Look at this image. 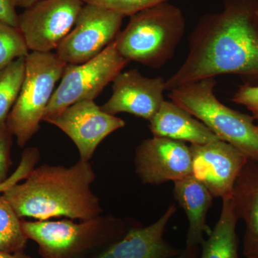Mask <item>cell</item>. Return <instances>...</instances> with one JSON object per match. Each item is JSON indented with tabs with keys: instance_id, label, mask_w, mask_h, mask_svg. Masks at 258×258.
<instances>
[{
	"instance_id": "obj_1",
	"label": "cell",
	"mask_w": 258,
	"mask_h": 258,
	"mask_svg": "<svg viewBox=\"0 0 258 258\" xmlns=\"http://www.w3.org/2000/svg\"><path fill=\"white\" fill-rule=\"evenodd\" d=\"M257 8L252 0H225L221 12L200 19L186 60L166 90L220 75L258 76Z\"/></svg>"
},
{
	"instance_id": "obj_2",
	"label": "cell",
	"mask_w": 258,
	"mask_h": 258,
	"mask_svg": "<svg viewBox=\"0 0 258 258\" xmlns=\"http://www.w3.org/2000/svg\"><path fill=\"white\" fill-rule=\"evenodd\" d=\"M95 179L90 161L79 159L69 167L42 164L3 195L21 219L91 220L103 213L91 189Z\"/></svg>"
},
{
	"instance_id": "obj_3",
	"label": "cell",
	"mask_w": 258,
	"mask_h": 258,
	"mask_svg": "<svg viewBox=\"0 0 258 258\" xmlns=\"http://www.w3.org/2000/svg\"><path fill=\"white\" fill-rule=\"evenodd\" d=\"M74 220L22 219V227L28 240L36 242L42 258H91L120 240L136 225L111 215Z\"/></svg>"
},
{
	"instance_id": "obj_4",
	"label": "cell",
	"mask_w": 258,
	"mask_h": 258,
	"mask_svg": "<svg viewBox=\"0 0 258 258\" xmlns=\"http://www.w3.org/2000/svg\"><path fill=\"white\" fill-rule=\"evenodd\" d=\"M186 21L178 7L161 3L130 17L114 40L123 58L152 69L170 60L184 36Z\"/></svg>"
},
{
	"instance_id": "obj_5",
	"label": "cell",
	"mask_w": 258,
	"mask_h": 258,
	"mask_svg": "<svg viewBox=\"0 0 258 258\" xmlns=\"http://www.w3.org/2000/svg\"><path fill=\"white\" fill-rule=\"evenodd\" d=\"M215 78L187 83L169 91L171 101L205 123L217 138L258 162V125L250 115L235 111L217 99Z\"/></svg>"
},
{
	"instance_id": "obj_6",
	"label": "cell",
	"mask_w": 258,
	"mask_h": 258,
	"mask_svg": "<svg viewBox=\"0 0 258 258\" xmlns=\"http://www.w3.org/2000/svg\"><path fill=\"white\" fill-rule=\"evenodd\" d=\"M66 64L55 52H30L25 57L23 86L7 118L19 147H25L40 128Z\"/></svg>"
},
{
	"instance_id": "obj_7",
	"label": "cell",
	"mask_w": 258,
	"mask_h": 258,
	"mask_svg": "<svg viewBox=\"0 0 258 258\" xmlns=\"http://www.w3.org/2000/svg\"><path fill=\"white\" fill-rule=\"evenodd\" d=\"M128 62L118 53L113 40L94 58L82 64H66L43 121L78 102L94 101Z\"/></svg>"
},
{
	"instance_id": "obj_8",
	"label": "cell",
	"mask_w": 258,
	"mask_h": 258,
	"mask_svg": "<svg viewBox=\"0 0 258 258\" xmlns=\"http://www.w3.org/2000/svg\"><path fill=\"white\" fill-rule=\"evenodd\" d=\"M123 18L119 13L85 3L55 53L66 64H82L94 58L115 40Z\"/></svg>"
},
{
	"instance_id": "obj_9",
	"label": "cell",
	"mask_w": 258,
	"mask_h": 258,
	"mask_svg": "<svg viewBox=\"0 0 258 258\" xmlns=\"http://www.w3.org/2000/svg\"><path fill=\"white\" fill-rule=\"evenodd\" d=\"M83 0H41L19 15L18 29L30 52L55 50L74 28Z\"/></svg>"
},
{
	"instance_id": "obj_10",
	"label": "cell",
	"mask_w": 258,
	"mask_h": 258,
	"mask_svg": "<svg viewBox=\"0 0 258 258\" xmlns=\"http://www.w3.org/2000/svg\"><path fill=\"white\" fill-rule=\"evenodd\" d=\"M45 121L64 132L77 147L80 159L87 161L108 136L125 125L124 120L103 111L94 101L78 102Z\"/></svg>"
},
{
	"instance_id": "obj_11",
	"label": "cell",
	"mask_w": 258,
	"mask_h": 258,
	"mask_svg": "<svg viewBox=\"0 0 258 258\" xmlns=\"http://www.w3.org/2000/svg\"><path fill=\"white\" fill-rule=\"evenodd\" d=\"M192 175L214 198L222 200L233 193L236 181L248 159L243 153L221 140L191 145Z\"/></svg>"
},
{
	"instance_id": "obj_12",
	"label": "cell",
	"mask_w": 258,
	"mask_h": 258,
	"mask_svg": "<svg viewBox=\"0 0 258 258\" xmlns=\"http://www.w3.org/2000/svg\"><path fill=\"white\" fill-rule=\"evenodd\" d=\"M136 174L142 184L159 185L192 174L191 151L184 142L164 137L144 140L136 149Z\"/></svg>"
},
{
	"instance_id": "obj_13",
	"label": "cell",
	"mask_w": 258,
	"mask_h": 258,
	"mask_svg": "<svg viewBox=\"0 0 258 258\" xmlns=\"http://www.w3.org/2000/svg\"><path fill=\"white\" fill-rule=\"evenodd\" d=\"M112 83L111 98L101 106L108 114L128 113L149 121L164 101L163 78L145 77L133 69L120 72Z\"/></svg>"
},
{
	"instance_id": "obj_14",
	"label": "cell",
	"mask_w": 258,
	"mask_h": 258,
	"mask_svg": "<svg viewBox=\"0 0 258 258\" xmlns=\"http://www.w3.org/2000/svg\"><path fill=\"white\" fill-rule=\"evenodd\" d=\"M176 212L171 204L151 225L132 227L120 240L91 258H174L181 252L164 239L166 226Z\"/></svg>"
},
{
	"instance_id": "obj_15",
	"label": "cell",
	"mask_w": 258,
	"mask_h": 258,
	"mask_svg": "<svg viewBox=\"0 0 258 258\" xmlns=\"http://www.w3.org/2000/svg\"><path fill=\"white\" fill-rule=\"evenodd\" d=\"M149 123L154 137L189 142L191 145L220 140L205 123L172 101L163 102Z\"/></svg>"
},
{
	"instance_id": "obj_16",
	"label": "cell",
	"mask_w": 258,
	"mask_h": 258,
	"mask_svg": "<svg viewBox=\"0 0 258 258\" xmlns=\"http://www.w3.org/2000/svg\"><path fill=\"white\" fill-rule=\"evenodd\" d=\"M232 198L239 220L245 224L244 257L258 258V162L248 160L244 165Z\"/></svg>"
},
{
	"instance_id": "obj_17",
	"label": "cell",
	"mask_w": 258,
	"mask_h": 258,
	"mask_svg": "<svg viewBox=\"0 0 258 258\" xmlns=\"http://www.w3.org/2000/svg\"><path fill=\"white\" fill-rule=\"evenodd\" d=\"M174 183V198L186 212L189 222L186 246L200 247L205 240L204 233L210 232L207 225V215L214 198L192 174Z\"/></svg>"
},
{
	"instance_id": "obj_18",
	"label": "cell",
	"mask_w": 258,
	"mask_h": 258,
	"mask_svg": "<svg viewBox=\"0 0 258 258\" xmlns=\"http://www.w3.org/2000/svg\"><path fill=\"white\" fill-rule=\"evenodd\" d=\"M232 196L222 200L220 218L210 231L208 238L201 244V254L198 258H240L239 239L236 232L239 218Z\"/></svg>"
},
{
	"instance_id": "obj_19",
	"label": "cell",
	"mask_w": 258,
	"mask_h": 258,
	"mask_svg": "<svg viewBox=\"0 0 258 258\" xmlns=\"http://www.w3.org/2000/svg\"><path fill=\"white\" fill-rule=\"evenodd\" d=\"M27 238L22 227V219L18 217L3 194L0 195V252H23Z\"/></svg>"
},
{
	"instance_id": "obj_20",
	"label": "cell",
	"mask_w": 258,
	"mask_h": 258,
	"mask_svg": "<svg viewBox=\"0 0 258 258\" xmlns=\"http://www.w3.org/2000/svg\"><path fill=\"white\" fill-rule=\"evenodd\" d=\"M25 75V57L17 59L0 71V121L7 120L14 106Z\"/></svg>"
},
{
	"instance_id": "obj_21",
	"label": "cell",
	"mask_w": 258,
	"mask_h": 258,
	"mask_svg": "<svg viewBox=\"0 0 258 258\" xmlns=\"http://www.w3.org/2000/svg\"><path fill=\"white\" fill-rule=\"evenodd\" d=\"M30 52L20 30L0 21V71L17 59L26 57Z\"/></svg>"
},
{
	"instance_id": "obj_22",
	"label": "cell",
	"mask_w": 258,
	"mask_h": 258,
	"mask_svg": "<svg viewBox=\"0 0 258 258\" xmlns=\"http://www.w3.org/2000/svg\"><path fill=\"white\" fill-rule=\"evenodd\" d=\"M86 4L101 7L119 13L123 17L133 15L169 0H83Z\"/></svg>"
},
{
	"instance_id": "obj_23",
	"label": "cell",
	"mask_w": 258,
	"mask_h": 258,
	"mask_svg": "<svg viewBox=\"0 0 258 258\" xmlns=\"http://www.w3.org/2000/svg\"><path fill=\"white\" fill-rule=\"evenodd\" d=\"M40 159V153L38 149L30 147L25 149L22 154L20 164L16 170L8 177L3 184H0V194L5 192L6 190L23 181L35 167Z\"/></svg>"
},
{
	"instance_id": "obj_24",
	"label": "cell",
	"mask_w": 258,
	"mask_h": 258,
	"mask_svg": "<svg viewBox=\"0 0 258 258\" xmlns=\"http://www.w3.org/2000/svg\"><path fill=\"white\" fill-rule=\"evenodd\" d=\"M13 134L7 124V120L0 121V184L8 179L12 165L11 150Z\"/></svg>"
},
{
	"instance_id": "obj_25",
	"label": "cell",
	"mask_w": 258,
	"mask_h": 258,
	"mask_svg": "<svg viewBox=\"0 0 258 258\" xmlns=\"http://www.w3.org/2000/svg\"><path fill=\"white\" fill-rule=\"evenodd\" d=\"M233 101L246 107L252 113L254 120L258 122V86H241L234 96Z\"/></svg>"
},
{
	"instance_id": "obj_26",
	"label": "cell",
	"mask_w": 258,
	"mask_h": 258,
	"mask_svg": "<svg viewBox=\"0 0 258 258\" xmlns=\"http://www.w3.org/2000/svg\"><path fill=\"white\" fill-rule=\"evenodd\" d=\"M16 8L13 0H0V21L18 28Z\"/></svg>"
},
{
	"instance_id": "obj_27",
	"label": "cell",
	"mask_w": 258,
	"mask_h": 258,
	"mask_svg": "<svg viewBox=\"0 0 258 258\" xmlns=\"http://www.w3.org/2000/svg\"><path fill=\"white\" fill-rule=\"evenodd\" d=\"M199 246L195 247H186L184 250H181V253L175 258H198Z\"/></svg>"
},
{
	"instance_id": "obj_28",
	"label": "cell",
	"mask_w": 258,
	"mask_h": 258,
	"mask_svg": "<svg viewBox=\"0 0 258 258\" xmlns=\"http://www.w3.org/2000/svg\"><path fill=\"white\" fill-rule=\"evenodd\" d=\"M16 8H23L24 10L32 7L41 0H13Z\"/></svg>"
},
{
	"instance_id": "obj_29",
	"label": "cell",
	"mask_w": 258,
	"mask_h": 258,
	"mask_svg": "<svg viewBox=\"0 0 258 258\" xmlns=\"http://www.w3.org/2000/svg\"><path fill=\"white\" fill-rule=\"evenodd\" d=\"M0 258H31L30 256L23 252H14V253H10V252H0Z\"/></svg>"
},
{
	"instance_id": "obj_30",
	"label": "cell",
	"mask_w": 258,
	"mask_h": 258,
	"mask_svg": "<svg viewBox=\"0 0 258 258\" xmlns=\"http://www.w3.org/2000/svg\"><path fill=\"white\" fill-rule=\"evenodd\" d=\"M256 17H257V21H258V8H257V10H256Z\"/></svg>"
},
{
	"instance_id": "obj_31",
	"label": "cell",
	"mask_w": 258,
	"mask_h": 258,
	"mask_svg": "<svg viewBox=\"0 0 258 258\" xmlns=\"http://www.w3.org/2000/svg\"><path fill=\"white\" fill-rule=\"evenodd\" d=\"M258 125V124H257Z\"/></svg>"
}]
</instances>
